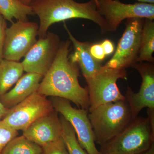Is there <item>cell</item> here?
Segmentation results:
<instances>
[{"mask_svg": "<svg viewBox=\"0 0 154 154\" xmlns=\"http://www.w3.org/2000/svg\"><path fill=\"white\" fill-rule=\"evenodd\" d=\"M71 42L61 41L55 59L40 82L37 92L46 96L57 97L71 101L79 108L89 110L87 88L79 82L80 68L69 59Z\"/></svg>", "mask_w": 154, "mask_h": 154, "instance_id": "obj_1", "label": "cell"}, {"mask_svg": "<svg viewBox=\"0 0 154 154\" xmlns=\"http://www.w3.org/2000/svg\"><path fill=\"white\" fill-rule=\"evenodd\" d=\"M29 6L39 18V38L46 36L54 23L72 19L91 20L99 26L102 34L108 33L107 24L99 14L94 0L85 3L75 0H32Z\"/></svg>", "mask_w": 154, "mask_h": 154, "instance_id": "obj_2", "label": "cell"}, {"mask_svg": "<svg viewBox=\"0 0 154 154\" xmlns=\"http://www.w3.org/2000/svg\"><path fill=\"white\" fill-rule=\"evenodd\" d=\"M95 142L102 146L120 133L135 118L126 100L100 105L88 114Z\"/></svg>", "mask_w": 154, "mask_h": 154, "instance_id": "obj_3", "label": "cell"}, {"mask_svg": "<svg viewBox=\"0 0 154 154\" xmlns=\"http://www.w3.org/2000/svg\"><path fill=\"white\" fill-rule=\"evenodd\" d=\"M154 126L146 117L137 116L126 128L104 145L101 154H140L154 143Z\"/></svg>", "mask_w": 154, "mask_h": 154, "instance_id": "obj_4", "label": "cell"}, {"mask_svg": "<svg viewBox=\"0 0 154 154\" xmlns=\"http://www.w3.org/2000/svg\"><path fill=\"white\" fill-rule=\"evenodd\" d=\"M127 73L125 69L105 68L85 79L90 106L89 112L100 105L125 99L117 86V81L125 79Z\"/></svg>", "mask_w": 154, "mask_h": 154, "instance_id": "obj_5", "label": "cell"}, {"mask_svg": "<svg viewBox=\"0 0 154 154\" xmlns=\"http://www.w3.org/2000/svg\"><path fill=\"white\" fill-rule=\"evenodd\" d=\"M54 110L50 99L36 92L9 109L2 121L17 131H24L38 119Z\"/></svg>", "mask_w": 154, "mask_h": 154, "instance_id": "obj_6", "label": "cell"}, {"mask_svg": "<svg viewBox=\"0 0 154 154\" xmlns=\"http://www.w3.org/2000/svg\"><path fill=\"white\" fill-rule=\"evenodd\" d=\"M141 18L126 19L125 29L119 39L114 55L104 67L125 69L136 63L140 47L144 22Z\"/></svg>", "mask_w": 154, "mask_h": 154, "instance_id": "obj_7", "label": "cell"}, {"mask_svg": "<svg viewBox=\"0 0 154 154\" xmlns=\"http://www.w3.org/2000/svg\"><path fill=\"white\" fill-rule=\"evenodd\" d=\"M54 109L70 123L74 129L77 139L88 154H101L95 145V137L88 111L72 106L70 101L63 98L51 97Z\"/></svg>", "mask_w": 154, "mask_h": 154, "instance_id": "obj_8", "label": "cell"}, {"mask_svg": "<svg viewBox=\"0 0 154 154\" xmlns=\"http://www.w3.org/2000/svg\"><path fill=\"white\" fill-rule=\"evenodd\" d=\"M97 10L107 24L108 33L117 30L121 22L131 18L154 19V4L122 3L119 0H98Z\"/></svg>", "mask_w": 154, "mask_h": 154, "instance_id": "obj_9", "label": "cell"}, {"mask_svg": "<svg viewBox=\"0 0 154 154\" xmlns=\"http://www.w3.org/2000/svg\"><path fill=\"white\" fill-rule=\"evenodd\" d=\"M36 22L17 21L6 30L3 59L19 62L35 44L38 36Z\"/></svg>", "mask_w": 154, "mask_h": 154, "instance_id": "obj_10", "label": "cell"}, {"mask_svg": "<svg viewBox=\"0 0 154 154\" xmlns=\"http://www.w3.org/2000/svg\"><path fill=\"white\" fill-rule=\"evenodd\" d=\"M60 42L57 34L48 31L46 36L36 41L21 62L24 71L44 76L55 59Z\"/></svg>", "mask_w": 154, "mask_h": 154, "instance_id": "obj_11", "label": "cell"}, {"mask_svg": "<svg viewBox=\"0 0 154 154\" xmlns=\"http://www.w3.org/2000/svg\"><path fill=\"white\" fill-rule=\"evenodd\" d=\"M132 67L140 75L142 82L137 93H135L128 85L125 97L136 117L146 107L154 110V64L146 62H137Z\"/></svg>", "mask_w": 154, "mask_h": 154, "instance_id": "obj_12", "label": "cell"}, {"mask_svg": "<svg viewBox=\"0 0 154 154\" xmlns=\"http://www.w3.org/2000/svg\"><path fill=\"white\" fill-rule=\"evenodd\" d=\"M58 112L54 110L38 119L23 131L28 140L42 147L61 137L62 127Z\"/></svg>", "mask_w": 154, "mask_h": 154, "instance_id": "obj_13", "label": "cell"}, {"mask_svg": "<svg viewBox=\"0 0 154 154\" xmlns=\"http://www.w3.org/2000/svg\"><path fill=\"white\" fill-rule=\"evenodd\" d=\"M64 27L73 47V51L69 55L70 60L79 66L85 79L95 75L101 69L102 66L91 55L90 49L92 44L88 42L79 41L72 34L65 23Z\"/></svg>", "mask_w": 154, "mask_h": 154, "instance_id": "obj_14", "label": "cell"}, {"mask_svg": "<svg viewBox=\"0 0 154 154\" xmlns=\"http://www.w3.org/2000/svg\"><path fill=\"white\" fill-rule=\"evenodd\" d=\"M42 78L41 75L34 73L22 75L13 89L0 96V101L6 108H12L37 92Z\"/></svg>", "mask_w": 154, "mask_h": 154, "instance_id": "obj_15", "label": "cell"}, {"mask_svg": "<svg viewBox=\"0 0 154 154\" xmlns=\"http://www.w3.org/2000/svg\"><path fill=\"white\" fill-rule=\"evenodd\" d=\"M24 70L20 62L3 59L0 62V96L17 83Z\"/></svg>", "mask_w": 154, "mask_h": 154, "instance_id": "obj_16", "label": "cell"}, {"mask_svg": "<svg viewBox=\"0 0 154 154\" xmlns=\"http://www.w3.org/2000/svg\"><path fill=\"white\" fill-rule=\"evenodd\" d=\"M141 35L140 47L137 63H154V22L153 20L144 19Z\"/></svg>", "mask_w": 154, "mask_h": 154, "instance_id": "obj_17", "label": "cell"}, {"mask_svg": "<svg viewBox=\"0 0 154 154\" xmlns=\"http://www.w3.org/2000/svg\"><path fill=\"white\" fill-rule=\"evenodd\" d=\"M0 14L11 23L14 18L17 21H28V16L34 15L30 6L19 0H0Z\"/></svg>", "mask_w": 154, "mask_h": 154, "instance_id": "obj_18", "label": "cell"}, {"mask_svg": "<svg viewBox=\"0 0 154 154\" xmlns=\"http://www.w3.org/2000/svg\"><path fill=\"white\" fill-rule=\"evenodd\" d=\"M42 152V147L22 135L12 140L2 154H41Z\"/></svg>", "mask_w": 154, "mask_h": 154, "instance_id": "obj_19", "label": "cell"}, {"mask_svg": "<svg viewBox=\"0 0 154 154\" xmlns=\"http://www.w3.org/2000/svg\"><path fill=\"white\" fill-rule=\"evenodd\" d=\"M60 119L62 127L61 137L69 154H88L79 143L74 129L70 123L62 115Z\"/></svg>", "mask_w": 154, "mask_h": 154, "instance_id": "obj_20", "label": "cell"}, {"mask_svg": "<svg viewBox=\"0 0 154 154\" xmlns=\"http://www.w3.org/2000/svg\"><path fill=\"white\" fill-rule=\"evenodd\" d=\"M19 135L18 131L0 121V154L8 143Z\"/></svg>", "mask_w": 154, "mask_h": 154, "instance_id": "obj_21", "label": "cell"}, {"mask_svg": "<svg viewBox=\"0 0 154 154\" xmlns=\"http://www.w3.org/2000/svg\"><path fill=\"white\" fill-rule=\"evenodd\" d=\"M42 148L44 154H69L61 137Z\"/></svg>", "mask_w": 154, "mask_h": 154, "instance_id": "obj_22", "label": "cell"}, {"mask_svg": "<svg viewBox=\"0 0 154 154\" xmlns=\"http://www.w3.org/2000/svg\"><path fill=\"white\" fill-rule=\"evenodd\" d=\"M7 27L6 20L0 14V62L3 59V50Z\"/></svg>", "mask_w": 154, "mask_h": 154, "instance_id": "obj_23", "label": "cell"}, {"mask_svg": "<svg viewBox=\"0 0 154 154\" xmlns=\"http://www.w3.org/2000/svg\"><path fill=\"white\" fill-rule=\"evenodd\" d=\"M90 51L92 57L99 62L104 60L106 57L101 44L91 45Z\"/></svg>", "mask_w": 154, "mask_h": 154, "instance_id": "obj_24", "label": "cell"}, {"mask_svg": "<svg viewBox=\"0 0 154 154\" xmlns=\"http://www.w3.org/2000/svg\"><path fill=\"white\" fill-rule=\"evenodd\" d=\"M101 45L106 56L111 54L114 51V47L113 42L109 39H105Z\"/></svg>", "mask_w": 154, "mask_h": 154, "instance_id": "obj_25", "label": "cell"}, {"mask_svg": "<svg viewBox=\"0 0 154 154\" xmlns=\"http://www.w3.org/2000/svg\"><path fill=\"white\" fill-rule=\"evenodd\" d=\"M8 110L9 109L6 108L0 101V121H2L5 118Z\"/></svg>", "mask_w": 154, "mask_h": 154, "instance_id": "obj_26", "label": "cell"}, {"mask_svg": "<svg viewBox=\"0 0 154 154\" xmlns=\"http://www.w3.org/2000/svg\"><path fill=\"white\" fill-rule=\"evenodd\" d=\"M140 154H154V144H152L150 147L146 151Z\"/></svg>", "mask_w": 154, "mask_h": 154, "instance_id": "obj_27", "label": "cell"}, {"mask_svg": "<svg viewBox=\"0 0 154 154\" xmlns=\"http://www.w3.org/2000/svg\"><path fill=\"white\" fill-rule=\"evenodd\" d=\"M139 2L149 3L154 4V0H137Z\"/></svg>", "mask_w": 154, "mask_h": 154, "instance_id": "obj_28", "label": "cell"}, {"mask_svg": "<svg viewBox=\"0 0 154 154\" xmlns=\"http://www.w3.org/2000/svg\"><path fill=\"white\" fill-rule=\"evenodd\" d=\"M19 1L25 5L29 6L32 0H19Z\"/></svg>", "mask_w": 154, "mask_h": 154, "instance_id": "obj_29", "label": "cell"}, {"mask_svg": "<svg viewBox=\"0 0 154 154\" xmlns=\"http://www.w3.org/2000/svg\"><path fill=\"white\" fill-rule=\"evenodd\" d=\"M94 1H95V2H96V5H97V6H98V0H94Z\"/></svg>", "mask_w": 154, "mask_h": 154, "instance_id": "obj_30", "label": "cell"}, {"mask_svg": "<svg viewBox=\"0 0 154 154\" xmlns=\"http://www.w3.org/2000/svg\"><path fill=\"white\" fill-rule=\"evenodd\" d=\"M41 154H43V153L42 152V153Z\"/></svg>", "mask_w": 154, "mask_h": 154, "instance_id": "obj_31", "label": "cell"}]
</instances>
